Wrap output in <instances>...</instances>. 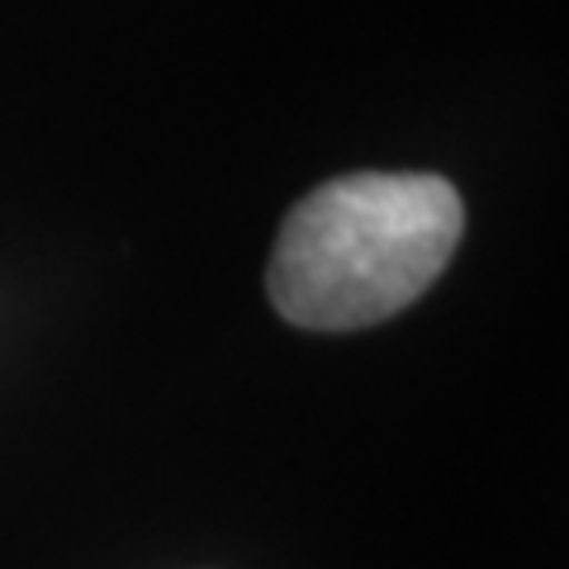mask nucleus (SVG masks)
Here are the masks:
<instances>
[{
    "instance_id": "obj_1",
    "label": "nucleus",
    "mask_w": 569,
    "mask_h": 569,
    "mask_svg": "<svg viewBox=\"0 0 569 569\" xmlns=\"http://www.w3.org/2000/svg\"><path fill=\"white\" fill-rule=\"evenodd\" d=\"M460 194L441 176L361 171L309 190L271 252V305L318 332L370 328L408 309L460 242Z\"/></svg>"
}]
</instances>
